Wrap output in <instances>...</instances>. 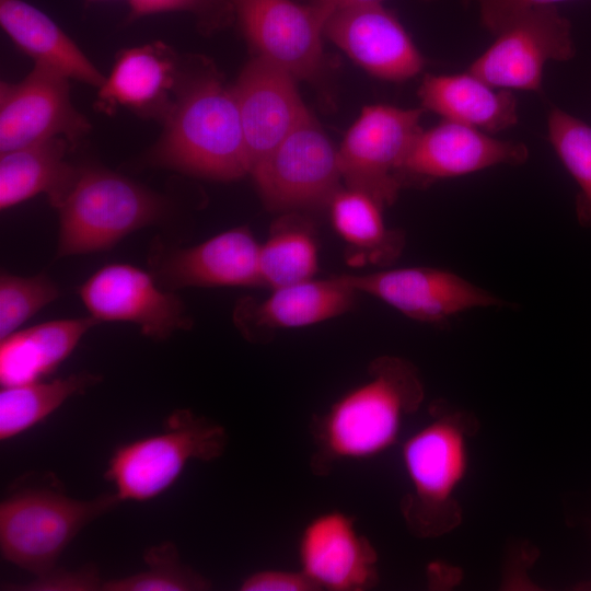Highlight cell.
Masks as SVG:
<instances>
[{
    "label": "cell",
    "instance_id": "obj_22",
    "mask_svg": "<svg viewBox=\"0 0 591 591\" xmlns=\"http://www.w3.org/2000/svg\"><path fill=\"white\" fill-rule=\"evenodd\" d=\"M176 79L174 59L162 45L127 49L117 57L111 74L100 86V102L105 108L125 106L163 117Z\"/></svg>",
    "mask_w": 591,
    "mask_h": 591
},
{
    "label": "cell",
    "instance_id": "obj_27",
    "mask_svg": "<svg viewBox=\"0 0 591 591\" xmlns=\"http://www.w3.org/2000/svg\"><path fill=\"white\" fill-rule=\"evenodd\" d=\"M102 380L80 372L47 382L2 386L0 392V440L7 441L45 420L67 399L83 394Z\"/></svg>",
    "mask_w": 591,
    "mask_h": 591
},
{
    "label": "cell",
    "instance_id": "obj_35",
    "mask_svg": "<svg viewBox=\"0 0 591 591\" xmlns=\"http://www.w3.org/2000/svg\"><path fill=\"white\" fill-rule=\"evenodd\" d=\"M382 1L383 0H306V2L322 10L327 15V18L332 12L340 9L380 4L382 3Z\"/></svg>",
    "mask_w": 591,
    "mask_h": 591
},
{
    "label": "cell",
    "instance_id": "obj_24",
    "mask_svg": "<svg viewBox=\"0 0 591 591\" xmlns=\"http://www.w3.org/2000/svg\"><path fill=\"white\" fill-rule=\"evenodd\" d=\"M356 293L339 276L312 278L273 290L266 300L244 311V318L263 329L304 327L347 312Z\"/></svg>",
    "mask_w": 591,
    "mask_h": 591
},
{
    "label": "cell",
    "instance_id": "obj_16",
    "mask_svg": "<svg viewBox=\"0 0 591 591\" xmlns=\"http://www.w3.org/2000/svg\"><path fill=\"white\" fill-rule=\"evenodd\" d=\"M296 80L281 67L257 55L243 68L232 86L250 173L311 114Z\"/></svg>",
    "mask_w": 591,
    "mask_h": 591
},
{
    "label": "cell",
    "instance_id": "obj_6",
    "mask_svg": "<svg viewBox=\"0 0 591 591\" xmlns=\"http://www.w3.org/2000/svg\"><path fill=\"white\" fill-rule=\"evenodd\" d=\"M453 418L449 413H436L403 444L409 490L402 500V513L409 530L420 537L437 535L450 525L452 497L466 472V437Z\"/></svg>",
    "mask_w": 591,
    "mask_h": 591
},
{
    "label": "cell",
    "instance_id": "obj_13",
    "mask_svg": "<svg viewBox=\"0 0 591 591\" xmlns=\"http://www.w3.org/2000/svg\"><path fill=\"white\" fill-rule=\"evenodd\" d=\"M69 79L35 65L18 83H1L0 152L53 138L74 142L89 129L70 100Z\"/></svg>",
    "mask_w": 591,
    "mask_h": 591
},
{
    "label": "cell",
    "instance_id": "obj_2",
    "mask_svg": "<svg viewBox=\"0 0 591 591\" xmlns=\"http://www.w3.org/2000/svg\"><path fill=\"white\" fill-rule=\"evenodd\" d=\"M163 115L153 163L186 174L232 181L250 173L241 118L232 88L212 73L177 84Z\"/></svg>",
    "mask_w": 591,
    "mask_h": 591
},
{
    "label": "cell",
    "instance_id": "obj_23",
    "mask_svg": "<svg viewBox=\"0 0 591 591\" xmlns=\"http://www.w3.org/2000/svg\"><path fill=\"white\" fill-rule=\"evenodd\" d=\"M69 141L53 138L1 153L0 208L8 209L37 194L57 207L77 178L80 167L66 160Z\"/></svg>",
    "mask_w": 591,
    "mask_h": 591
},
{
    "label": "cell",
    "instance_id": "obj_9",
    "mask_svg": "<svg viewBox=\"0 0 591 591\" xmlns=\"http://www.w3.org/2000/svg\"><path fill=\"white\" fill-rule=\"evenodd\" d=\"M495 35L467 69L495 88L540 93L545 65L576 56L571 24L555 4L521 12Z\"/></svg>",
    "mask_w": 591,
    "mask_h": 591
},
{
    "label": "cell",
    "instance_id": "obj_18",
    "mask_svg": "<svg viewBox=\"0 0 591 591\" xmlns=\"http://www.w3.org/2000/svg\"><path fill=\"white\" fill-rule=\"evenodd\" d=\"M259 248L251 230L237 227L166 254L158 274L170 288L263 287Z\"/></svg>",
    "mask_w": 591,
    "mask_h": 591
},
{
    "label": "cell",
    "instance_id": "obj_4",
    "mask_svg": "<svg viewBox=\"0 0 591 591\" xmlns=\"http://www.w3.org/2000/svg\"><path fill=\"white\" fill-rule=\"evenodd\" d=\"M57 256L111 248L161 218L166 206L153 192L112 171L80 167L60 204Z\"/></svg>",
    "mask_w": 591,
    "mask_h": 591
},
{
    "label": "cell",
    "instance_id": "obj_34",
    "mask_svg": "<svg viewBox=\"0 0 591 591\" xmlns=\"http://www.w3.org/2000/svg\"><path fill=\"white\" fill-rule=\"evenodd\" d=\"M568 0H479L482 24L494 35L512 18L521 12L546 4H557Z\"/></svg>",
    "mask_w": 591,
    "mask_h": 591
},
{
    "label": "cell",
    "instance_id": "obj_21",
    "mask_svg": "<svg viewBox=\"0 0 591 591\" xmlns=\"http://www.w3.org/2000/svg\"><path fill=\"white\" fill-rule=\"evenodd\" d=\"M93 316L45 322L1 339L0 383L12 386L53 373L94 325Z\"/></svg>",
    "mask_w": 591,
    "mask_h": 591
},
{
    "label": "cell",
    "instance_id": "obj_32",
    "mask_svg": "<svg viewBox=\"0 0 591 591\" xmlns=\"http://www.w3.org/2000/svg\"><path fill=\"white\" fill-rule=\"evenodd\" d=\"M102 580L94 566L68 570L58 567L34 578L25 583L11 584L10 589L39 590V591H92L102 590Z\"/></svg>",
    "mask_w": 591,
    "mask_h": 591
},
{
    "label": "cell",
    "instance_id": "obj_7",
    "mask_svg": "<svg viewBox=\"0 0 591 591\" xmlns=\"http://www.w3.org/2000/svg\"><path fill=\"white\" fill-rule=\"evenodd\" d=\"M337 150L310 114L250 174L270 210L328 206L341 187Z\"/></svg>",
    "mask_w": 591,
    "mask_h": 591
},
{
    "label": "cell",
    "instance_id": "obj_25",
    "mask_svg": "<svg viewBox=\"0 0 591 591\" xmlns=\"http://www.w3.org/2000/svg\"><path fill=\"white\" fill-rule=\"evenodd\" d=\"M328 207L336 232L358 251L363 262L387 266L401 255L405 235L401 230L386 227L384 208L371 196L340 187Z\"/></svg>",
    "mask_w": 591,
    "mask_h": 591
},
{
    "label": "cell",
    "instance_id": "obj_28",
    "mask_svg": "<svg viewBox=\"0 0 591 591\" xmlns=\"http://www.w3.org/2000/svg\"><path fill=\"white\" fill-rule=\"evenodd\" d=\"M548 140L579 187L575 200L578 223L591 229V126L558 107L547 115Z\"/></svg>",
    "mask_w": 591,
    "mask_h": 591
},
{
    "label": "cell",
    "instance_id": "obj_8",
    "mask_svg": "<svg viewBox=\"0 0 591 591\" xmlns=\"http://www.w3.org/2000/svg\"><path fill=\"white\" fill-rule=\"evenodd\" d=\"M424 109L376 104L363 107L339 146L345 187L363 192L383 208L398 197L397 174L416 137Z\"/></svg>",
    "mask_w": 591,
    "mask_h": 591
},
{
    "label": "cell",
    "instance_id": "obj_14",
    "mask_svg": "<svg viewBox=\"0 0 591 591\" xmlns=\"http://www.w3.org/2000/svg\"><path fill=\"white\" fill-rule=\"evenodd\" d=\"M79 294L96 321L134 323L153 339H165L192 323L176 294L163 291L151 275L129 264L100 268L80 287Z\"/></svg>",
    "mask_w": 591,
    "mask_h": 591
},
{
    "label": "cell",
    "instance_id": "obj_30",
    "mask_svg": "<svg viewBox=\"0 0 591 591\" xmlns=\"http://www.w3.org/2000/svg\"><path fill=\"white\" fill-rule=\"evenodd\" d=\"M59 296L57 285L45 275L0 277V339L5 338Z\"/></svg>",
    "mask_w": 591,
    "mask_h": 591
},
{
    "label": "cell",
    "instance_id": "obj_11",
    "mask_svg": "<svg viewBox=\"0 0 591 591\" xmlns=\"http://www.w3.org/2000/svg\"><path fill=\"white\" fill-rule=\"evenodd\" d=\"M339 277L355 291L375 297L422 323H444L471 309L507 304L496 294L441 268L407 267Z\"/></svg>",
    "mask_w": 591,
    "mask_h": 591
},
{
    "label": "cell",
    "instance_id": "obj_26",
    "mask_svg": "<svg viewBox=\"0 0 591 591\" xmlns=\"http://www.w3.org/2000/svg\"><path fill=\"white\" fill-rule=\"evenodd\" d=\"M313 228L299 212H285L259 248L263 287L271 290L310 280L317 270Z\"/></svg>",
    "mask_w": 591,
    "mask_h": 591
},
{
    "label": "cell",
    "instance_id": "obj_17",
    "mask_svg": "<svg viewBox=\"0 0 591 591\" xmlns=\"http://www.w3.org/2000/svg\"><path fill=\"white\" fill-rule=\"evenodd\" d=\"M324 35L370 74L386 81H406L425 67L404 26L382 3L332 12Z\"/></svg>",
    "mask_w": 591,
    "mask_h": 591
},
{
    "label": "cell",
    "instance_id": "obj_10",
    "mask_svg": "<svg viewBox=\"0 0 591 591\" xmlns=\"http://www.w3.org/2000/svg\"><path fill=\"white\" fill-rule=\"evenodd\" d=\"M240 27L258 56L297 80H313L324 65L323 36L327 15L294 0H232Z\"/></svg>",
    "mask_w": 591,
    "mask_h": 591
},
{
    "label": "cell",
    "instance_id": "obj_31",
    "mask_svg": "<svg viewBox=\"0 0 591 591\" xmlns=\"http://www.w3.org/2000/svg\"><path fill=\"white\" fill-rule=\"evenodd\" d=\"M129 5L134 18L170 11L189 12L207 28L220 26L234 16L232 0H129Z\"/></svg>",
    "mask_w": 591,
    "mask_h": 591
},
{
    "label": "cell",
    "instance_id": "obj_33",
    "mask_svg": "<svg viewBox=\"0 0 591 591\" xmlns=\"http://www.w3.org/2000/svg\"><path fill=\"white\" fill-rule=\"evenodd\" d=\"M241 591H317L300 570L262 569L246 576L240 583Z\"/></svg>",
    "mask_w": 591,
    "mask_h": 591
},
{
    "label": "cell",
    "instance_id": "obj_20",
    "mask_svg": "<svg viewBox=\"0 0 591 591\" xmlns=\"http://www.w3.org/2000/svg\"><path fill=\"white\" fill-rule=\"evenodd\" d=\"M0 24L12 42L35 60L69 80L101 86L105 77L44 12L23 0H0Z\"/></svg>",
    "mask_w": 591,
    "mask_h": 591
},
{
    "label": "cell",
    "instance_id": "obj_5",
    "mask_svg": "<svg viewBox=\"0 0 591 591\" xmlns=\"http://www.w3.org/2000/svg\"><path fill=\"white\" fill-rule=\"evenodd\" d=\"M222 425L188 408L176 409L159 433L118 445L105 478L120 501L144 502L166 491L192 461L211 462L228 445Z\"/></svg>",
    "mask_w": 591,
    "mask_h": 591
},
{
    "label": "cell",
    "instance_id": "obj_19",
    "mask_svg": "<svg viewBox=\"0 0 591 591\" xmlns=\"http://www.w3.org/2000/svg\"><path fill=\"white\" fill-rule=\"evenodd\" d=\"M418 97L424 111L490 135L519 121L514 93L495 88L468 70L456 74H426Z\"/></svg>",
    "mask_w": 591,
    "mask_h": 591
},
{
    "label": "cell",
    "instance_id": "obj_36",
    "mask_svg": "<svg viewBox=\"0 0 591 591\" xmlns=\"http://www.w3.org/2000/svg\"><path fill=\"white\" fill-rule=\"evenodd\" d=\"M463 1H464V3H470L471 1H476V2H478L479 0H463Z\"/></svg>",
    "mask_w": 591,
    "mask_h": 591
},
{
    "label": "cell",
    "instance_id": "obj_1",
    "mask_svg": "<svg viewBox=\"0 0 591 591\" xmlns=\"http://www.w3.org/2000/svg\"><path fill=\"white\" fill-rule=\"evenodd\" d=\"M422 399L424 385L413 363L394 356L372 360L364 382L311 419L312 474L327 476L340 463L386 451Z\"/></svg>",
    "mask_w": 591,
    "mask_h": 591
},
{
    "label": "cell",
    "instance_id": "obj_12",
    "mask_svg": "<svg viewBox=\"0 0 591 591\" xmlns=\"http://www.w3.org/2000/svg\"><path fill=\"white\" fill-rule=\"evenodd\" d=\"M525 143L502 140L479 129L442 119L422 129L410 146L397 174L403 186H428L437 181L472 174L496 165H522Z\"/></svg>",
    "mask_w": 591,
    "mask_h": 591
},
{
    "label": "cell",
    "instance_id": "obj_29",
    "mask_svg": "<svg viewBox=\"0 0 591 591\" xmlns=\"http://www.w3.org/2000/svg\"><path fill=\"white\" fill-rule=\"evenodd\" d=\"M146 569L130 576L104 580L105 591H202L211 582L187 566L171 542L148 548L143 554Z\"/></svg>",
    "mask_w": 591,
    "mask_h": 591
},
{
    "label": "cell",
    "instance_id": "obj_3",
    "mask_svg": "<svg viewBox=\"0 0 591 591\" xmlns=\"http://www.w3.org/2000/svg\"><path fill=\"white\" fill-rule=\"evenodd\" d=\"M120 502L114 491L82 500L55 480L24 482L0 503L1 556L33 577L43 575L86 525Z\"/></svg>",
    "mask_w": 591,
    "mask_h": 591
},
{
    "label": "cell",
    "instance_id": "obj_15",
    "mask_svg": "<svg viewBox=\"0 0 591 591\" xmlns=\"http://www.w3.org/2000/svg\"><path fill=\"white\" fill-rule=\"evenodd\" d=\"M300 570L318 590L364 591L379 580L378 554L354 517L331 510L312 518L298 542Z\"/></svg>",
    "mask_w": 591,
    "mask_h": 591
}]
</instances>
